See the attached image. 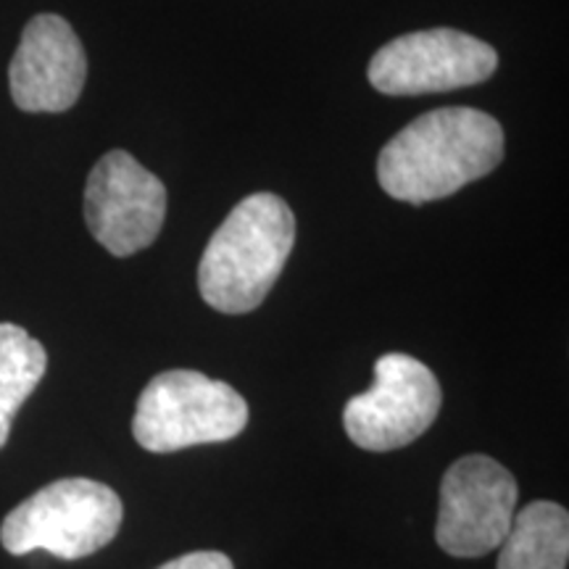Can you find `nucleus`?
I'll return each instance as SVG.
<instances>
[{"mask_svg":"<svg viewBox=\"0 0 569 569\" xmlns=\"http://www.w3.org/2000/svg\"><path fill=\"white\" fill-rule=\"evenodd\" d=\"M503 159V130L486 111L436 109L403 127L377 159V180L396 201L422 206L459 193Z\"/></svg>","mask_w":569,"mask_h":569,"instance_id":"f257e3e1","label":"nucleus"},{"mask_svg":"<svg viewBox=\"0 0 569 569\" xmlns=\"http://www.w3.org/2000/svg\"><path fill=\"white\" fill-rule=\"evenodd\" d=\"M296 243V217L274 193H253L211 234L198 264V290L222 315L259 309Z\"/></svg>","mask_w":569,"mask_h":569,"instance_id":"f03ea898","label":"nucleus"},{"mask_svg":"<svg viewBox=\"0 0 569 569\" xmlns=\"http://www.w3.org/2000/svg\"><path fill=\"white\" fill-rule=\"evenodd\" d=\"M122 498L88 478L56 480L40 488L0 525V543L13 557L48 551L59 559H84L117 538Z\"/></svg>","mask_w":569,"mask_h":569,"instance_id":"7ed1b4c3","label":"nucleus"},{"mask_svg":"<svg viewBox=\"0 0 569 569\" xmlns=\"http://www.w3.org/2000/svg\"><path fill=\"white\" fill-rule=\"evenodd\" d=\"M248 425V403L227 382L193 369L156 375L138 398L132 436L151 453H174L201 443H224Z\"/></svg>","mask_w":569,"mask_h":569,"instance_id":"20e7f679","label":"nucleus"},{"mask_svg":"<svg viewBox=\"0 0 569 569\" xmlns=\"http://www.w3.org/2000/svg\"><path fill=\"white\" fill-rule=\"evenodd\" d=\"M440 401L443 393L430 367L415 356L386 353L375 365L372 388L348 398L343 427L365 451H396L430 430Z\"/></svg>","mask_w":569,"mask_h":569,"instance_id":"39448f33","label":"nucleus"},{"mask_svg":"<svg viewBox=\"0 0 569 569\" xmlns=\"http://www.w3.org/2000/svg\"><path fill=\"white\" fill-rule=\"evenodd\" d=\"M517 480L496 459L472 453L453 461L440 482L438 546L451 557H486L503 543L517 511Z\"/></svg>","mask_w":569,"mask_h":569,"instance_id":"423d86ee","label":"nucleus"},{"mask_svg":"<svg viewBox=\"0 0 569 569\" xmlns=\"http://www.w3.org/2000/svg\"><path fill=\"white\" fill-rule=\"evenodd\" d=\"M498 69V53L472 34L425 30L390 40L369 61L367 77L386 96H425L486 82Z\"/></svg>","mask_w":569,"mask_h":569,"instance_id":"0eeeda50","label":"nucleus"},{"mask_svg":"<svg viewBox=\"0 0 569 569\" xmlns=\"http://www.w3.org/2000/svg\"><path fill=\"white\" fill-rule=\"evenodd\" d=\"M167 188L127 151H109L84 188V222L111 256H132L159 238Z\"/></svg>","mask_w":569,"mask_h":569,"instance_id":"6e6552de","label":"nucleus"},{"mask_svg":"<svg viewBox=\"0 0 569 569\" xmlns=\"http://www.w3.org/2000/svg\"><path fill=\"white\" fill-rule=\"evenodd\" d=\"M88 56L67 19L38 13L21 32L9 67L13 103L30 113H59L80 101Z\"/></svg>","mask_w":569,"mask_h":569,"instance_id":"1a4fd4ad","label":"nucleus"},{"mask_svg":"<svg viewBox=\"0 0 569 569\" xmlns=\"http://www.w3.org/2000/svg\"><path fill=\"white\" fill-rule=\"evenodd\" d=\"M498 569H567L569 515L553 501H532L515 511L498 546Z\"/></svg>","mask_w":569,"mask_h":569,"instance_id":"9d476101","label":"nucleus"},{"mask_svg":"<svg viewBox=\"0 0 569 569\" xmlns=\"http://www.w3.org/2000/svg\"><path fill=\"white\" fill-rule=\"evenodd\" d=\"M48 353L24 327L0 322V448L11 436V422L21 403L40 386Z\"/></svg>","mask_w":569,"mask_h":569,"instance_id":"9b49d317","label":"nucleus"},{"mask_svg":"<svg viewBox=\"0 0 569 569\" xmlns=\"http://www.w3.org/2000/svg\"><path fill=\"white\" fill-rule=\"evenodd\" d=\"M159 569H234L230 557L219 551H193L184 553V557H177Z\"/></svg>","mask_w":569,"mask_h":569,"instance_id":"f8f14e48","label":"nucleus"}]
</instances>
